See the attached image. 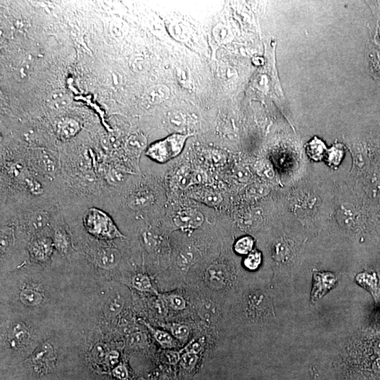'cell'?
<instances>
[{
    "label": "cell",
    "mask_w": 380,
    "mask_h": 380,
    "mask_svg": "<svg viewBox=\"0 0 380 380\" xmlns=\"http://www.w3.org/2000/svg\"><path fill=\"white\" fill-rule=\"evenodd\" d=\"M254 246V239L250 236L239 238L234 246V251L239 255L249 254Z\"/></svg>",
    "instance_id": "16"
},
{
    "label": "cell",
    "mask_w": 380,
    "mask_h": 380,
    "mask_svg": "<svg viewBox=\"0 0 380 380\" xmlns=\"http://www.w3.org/2000/svg\"><path fill=\"white\" fill-rule=\"evenodd\" d=\"M337 278L331 272L314 271L313 275V286L311 301L312 303L322 299L329 291L335 287Z\"/></svg>",
    "instance_id": "3"
},
{
    "label": "cell",
    "mask_w": 380,
    "mask_h": 380,
    "mask_svg": "<svg viewBox=\"0 0 380 380\" xmlns=\"http://www.w3.org/2000/svg\"><path fill=\"white\" fill-rule=\"evenodd\" d=\"M167 354L168 357H169V361H170L171 364H176V363H178V361H179L180 356L179 353L172 351V352H169Z\"/></svg>",
    "instance_id": "29"
},
{
    "label": "cell",
    "mask_w": 380,
    "mask_h": 380,
    "mask_svg": "<svg viewBox=\"0 0 380 380\" xmlns=\"http://www.w3.org/2000/svg\"><path fill=\"white\" fill-rule=\"evenodd\" d=\"M121 258V254L117 250L104 249L97 253L95 259L96 264L102 269H112L119 264Z\"/></svg>",
    "instance_id": "6"
},
{
    "label": "cell",
    "mask_w": 380,
    "mask_h": 380,
    "mask_svg": "<svg viewBox=\"0 0 380 380\" xmlns=\"http://www.w3.org/2000/svg\"><path fill=\"white\" fill-rule=\"evenodd\" d=\"M190 135L179 133L171 135L151 145L147 150L146 155L152 160L162 164L169 162L181 153Z\"/></svg>",
    "instance_id": "2"
},
{
    "label": "cell",
    "mask_w": 380,
    "mask_h": 380,
    "mask_svg": "<svg viewBox=\"0 0 380 380\" xmlns=\"http://www.w3.org/2000/svg\"><path fill=\"white\" fill-rule=\"evenodd\" d=\"M128 342L132 347H143L146 345V337L141 333H134L130 337Z\"/></svg>",
    "instance_id": "24"
},
{
    "label": "cell",
    "mask_w": 380,
    "mask_h": 380,
    "mask_svg": "<svg viewBox=\"0 0 380 380\" xmlns=\"http://www.w3.org/2000/svg\"><path fill=\"white\" fill-rule=\"evenodd\" d=\"M171 333L175 338L181 342H186L190 336V330L187 325L174 323L170 326Z\"/></svg>",
    "instance_id": "20"
},
{
    "label": "cell",
    "mask_w": 380,
    "mask_h": 380,
    "mask_svg": "<svg viewBox=\"0 0 380 380\" xmlns=\"http://www.w3.org/2000/svg\"><path fill=\"white\" fill-rule=\"evenodd\" d=\"M107 349H106L105 346L102 345V344H98L95 346L93 350V356L97 360H101V359H106L107 356Z\"/></svg>",
    "instance_id": "26"
},
{
    "label": "cell",
    "mask_w": 380,
    "mask_h": 380,
    "mask_svg": "<svg viewBox=\"0 0 380 380\" xmlns=\"http://www.w3.org/2000/svg\"><path fill=\"white\" fill-rule=\"evenodd\" d=\"M198 357L197 354L192 352H188L183 354L181 357V363L183 369L186 371H190L194 369L197 364Z\"/></svg>",
    "instance_id": "21"
},
{
    "label": "cell",
    "mask_w": 380,
    "mask_h": 380,
    "mask_svg": "<svg viewBox=\"0 0 380 380\" xmlns=\"http://www.w3.org/2000/svg\"><path fill=\"white\" fill-rule=\"evenodd\" d=\"M201 215L195 212H183L176 217V224L181 227H196L201 225Z\"/></svg>",
    "instance_id": "11"
},
{
    "label": "cell",
    "mask_w": 380,
    "mask_h": 380,
    "mask_svg": "<svg viewBox=\"0 0 380 380\" xmlns=\"http://www.w3.org/2000/svg\"><path fill=\"white\" fill-rule=\"evenodd\" d=\"M124 304V299L119 294L109 298L104 306V313L106 316L110 318L117 316L122 311Z\"/></svg>",
    "instance_id": "13"
},
{
    "label": "cell",
    "mask_w": 380,
    "mask_h": 380,
    "mask_svg": "<svg viewBox=\"0 0 380 380\" xmlns=\"http://www.w3.org/2000/svg\"><path fill=\"white\" fill-rule=\"evenodd\" d=\"M53 244L49 238L36 239L30 245L32 257L37 261H47L52 252Z\"/></svg>",
    "instance_id": "5"
},
{
    "label": "cell",
    "mask_w": 380,
    "mask_h": 380,
    "mask_svg": "<svg viewBox=\"0 0 380 380\" xmlns=\"http://www.w3.org/2000/svg\"><path fill=\"white\" fill-rule=\"evenodd\" d=\"M119 353L116 352V351H112V352H111L107 354L106 359H107L108 362L109 363V364L114 365L118 362V360H119Z\"/></svg>",
    "instance_id": "28"
},
{
    "label": "cell",
    "mask_w": 380,
    "mask_h": 380,
    "mask_svg": "<svg viewBox=\"0 0 380 380\" xmlns=\"http://www.w3.org/2000/svg\"><path fill=\"white\" fill-rule=\"evenodd\" d=\"M326 150L325 144L317 138H313V140L310 142L306 149V152L310 158L316 162H319L323 159V157L326 155Z\"/></svg>",
    "instance_id": "12"
},
{
    "label": "cell",
    "mask_w": 380,
    "mask_h": 380,
    "mask_svg": "<svg viewBox=\"0 0 380 380\" xmlns=\"http://www.w3.org/2000/svg\"><path fill=\"white\" fill-rule=\"evenodd\" d=\"M356 280L359 285L371 292L375 300L377 301L379 299L380 294L379 280L376 273H359L356 277Z\"/></svg>",
    "instance_id": "7"
},
{
    "label": "cell",
    "mask_w": 380,
    "mask_h": 380,
    "mask_svg": "<svg viewBox=\"0 0 380 380\" xmlns=\"http://www.w3.org/2000/svg\"><path fill=\"white\" fill-rule=\"evenodd\" d=\"M327 162L331 167H337L340 165L344 157V150L340 145H335L326 153Z\"/></svg>",
    "instance_id": "17"
},
{
    "label": "cell",
    "mask_w": 380,
    "mask_h": 380,
    "mask_svg": "<svg viewBox=\"0 0 380 380\" xmlns=\"http://www.w3.org/2000/svg\"><path fill=\"white\" fill-rule=\"evenodd\" d=\"M71 97L67 92L62 90H55L51 94L49 103L52 109L56 110L65 109L71 103Z\"/></svg>",
    "instance_id": "9"
},
{
    "label": "cell",
    "mask_w": 380,
    "mask_h": 380,
    "mask_svg": "<svg viewBox=\"0 0 380 380\" xmlns=\"http://www.w3.org/2000/svg\"><path fill=\"white\" fill-rule=\"evenodd\" d=\"M169 303L173 309L176 311H183L186 309L187 302L186 299L181 295L173 294L169 298Z\"/></svg>",
    "instance_id": "23"
},
{
    "label": "cell",
    "mask_w": 380,
    "mask_h": 380,
    "mask_svg": "<svg viewBox=\"0 0 380 380\" xmlns=\"http://www.w3.org/2000/svg\"><path fill=\"white\" fill-rule=\"evenodd\" d=\"M79 130V125L73 119L63 121L60 126V133L64 137H71L76 134Z\"/></svg>",
    "instance_id": "19"
},
{
    "label": "cell",
    "mask_w": 380,
    "mask_h": 380,
    "mask_svg": "<svg viewBox=\"0 0 380 380\" xmlns=\"http://www.w3.org/2000/svg\"><path fill=\"white\" fill-rule=\"evenodd\" d=\"M55 361L54 349L49 343H44L37 349L32 357V364L36 369H46Z\"/></svg>",
    "instance_id": "4"
},
{
    "label": "cell",
    "mask_w": 380,
    "mask_h": 380,
    "mask_svg": "<svg viewBox=\"0 0 380 380\" xmlns=\"http://www.w3.org/2000/svg\"><path fill=\"white\" fill-rule=\"evenodd\" d=\"M67 236L63 231L58 230L54 234V245L61 251H66L68 248Z\"/></svg>",
    "instance_id": "22"
},
{
    "label": "cell",
    "mask_w": 380,
    "mask_h": 380,
    "mask_svg": "<svg viewBox=\"0 0 380 380\" xmlns=\"http://www.w3.org/2000/svg\"><path fill=\"white\" fill-rule=\"evenodd\" d=\"M29 337L28 328L23 323H19L13 325L8 335V340L13 347H17L26 342Z\"/></svg>",
    "instance_id": "8"
},
{
    "label": "cell",
    "mask_w": 380,
    "mask_h": 380,
    "mask_svg": "<svg viewBox=\"0 0 380 380\" xmlns=\"http://www.w3.org/2000/svg\"><path fill=\"white\" fill-rule=\"evenodd\" d=\"M144 323L147 325V328L152 332V335L155 337V340L162 347L165 349H172L177 347V342L175 340L174 336H172L170 333L164 331V330L152 328L147 323Z\"/></svg>",
    "instance_id": "10"
},
{
    "label": "cell",
    "mask_w": 380,
    "mask_h": 380,
    "mask_svg": "<svg viewBox=\"0 0 380 380\" xmlns=\"http://www.w3.org/2000/svg\"><path fill=\"white\" fill-rule=\"evenodd\" d=\"M261 262L262 254L261 251L254 249L252 250L244 259V265L246 269L253 271V270H257L259 268Z\"/></svg>",
    "instance_id": "18"
},
{
    "label": "cell",
    "mask_w": 380,
    "mask_h": 380,
    "mask_svg": "<svg viewBox=\"0 0 380 380\" xmlns=\"http://www.w3.org/2000/svg\"><path fill=\"white\" fill-rule=\"evenodd\" d=\"M339 220L343 226H349L353 220V215L350 210L342 207L338 213Z\"/></svg>",
    "instance_id": "25"
},
{
    "label": "cell",
    "mask_w": 380,
    "mask_h": 380,
    "mask_svg": "<svg viewBox=\"0 0 380 380\" xmlns=\"http://www.w3.org/2000/svg\"><path fill=\"white\" fill-rule=\"evenodd\" d=\"M20 299L25 305L35 306L42 302L43 297L42 294L33 289L25 288L20 294Z\"/></svg>",
    "instance_id": "14"
},
{
    "label": "cell",
    "mask_w": 380,
    "mask_h": 380,
    "mask_svg": "<svg viewBox=\"0 0 380 380\" xmlns=\"http://www.w3.org/2000/svg\"><path fill=\"white\" fill-rule=\"evenodd\" d=\"M83 226L87 233L100 239H114L123 237L112 219L108 214L97 208H90L84 214Z\"/></svg>",
    "instance_id": "1"
},
{
    "label": "cell",
    "mask_w": 380,
    "mask_h": 380,
    "mask_svg": "<svg viewBox=\"0 0 380 380\" xmlns=\"http://www.w3.org/2000/svg\"><path fill=\"white\" fill-rule=\"evenodd\" d=\"M114 375L116 378L121 380H126L128 377V370L123 366H119L114 370Z\"/></svg>",
    "instance_id": "27"
},
{
    "label": "cell",
    "mask_w": 380,
    "mask_h": 380,
    "mask_svg": "<svg viewBox=\"0 0 380 380\" xmlns=\"http://www.w3.org/2000/svg\"><path fill=\"white\" fill-rule=\"evenodd\" d=\"M132 285L140 292H150L154 291L150 277L145 274H136L132 279Z\"/></svg>",
    "instance_id": "15"
}]
</instances>
